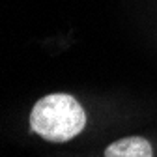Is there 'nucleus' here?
Returning <instances> with one entry per match:
<instances>
[{
  "label": "nucleus",
  "mask_w": 157,
  "mask_h": 157,
  "mask_svg": "<svg viewBox=\"0 0 157 157\" xmlns=\"http://www.w3.org/2000/svg\"><path fill=\"white\" fill-rule=\"evenodd\" d=\"M86 125V112L73 95L51 94L41 97L30 112V127L51 142H66Z\"/></svg>",
  "instance_id": "obj_1"
},
{
  "label": "nucleus",
  "mask_w": 157,
  "mask_h": 157,
  "mask_svg": "<svg viewBox=\"0 0 157 157\" xmlns=\"http://www.w3.org/2000/svg\"><path fill=\"white\" fill-rule=\"evenodd\" d=\"M105 157H153V150L142 136H127L112 142L105 150Z\"/></svg>",
  "instance_id": "obj_2"
}]
</instances>
